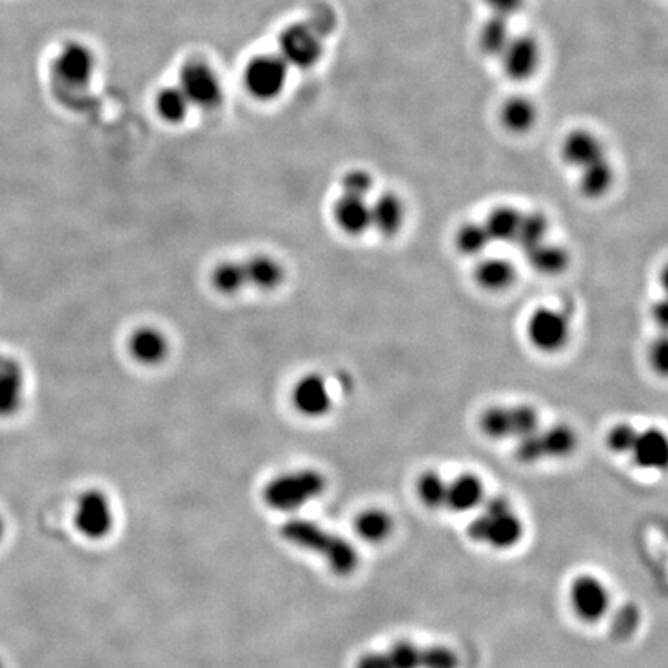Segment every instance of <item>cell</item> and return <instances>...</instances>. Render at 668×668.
I'll return each mask as SVG.
<instances>
[{"label": "cell", "mask_w": 668, "mask_h": 668, "mask_svg": "<svg viewBox=\"0 0 668 668\" xmlns=\"http://www.w3.org/2000/svg\"><path fill=\"white\" fill-rule=\"evenodd\" d=\"M279 534L291 546L321 557L336 576H352L358 570L359 554L353 543L313 520H287Z\"/></svg>", "instance_id": "cell-1"}, {"label": "cell", "mask_w": 668, "mask_h": 668, "mask_svg": "<svg viewBox=\"0 0 668 668\" xmlns=\"http://www.w3.org/2000/svg\"><path fill=\"white\" fill-rule=\"evenodd\" d=\"M327 486V478L322 472L302 467L271 478L263 488L262 497L266 506L273 511L293 514L322 497Z\"/></svg>", "instance_id": "cell-2"}, {"label": "cell", "mask_w": 668, "mask_h": 668, "mask_svg": "<svg viewBox=\"0 0 668 668\" xmlns=\"http://www.w3.org/2000/svg\"><path fill=\"white\" fill-rule=\"evenodd\" d=\"M523 532L522 519L505 497L491 498L484 511L467 528V536L472 542L494 549L514 548L523 539Z\"/></svg>", "instance_id": "cell-3"}, {"label": "cell", "mask_w": 668, "mask_h": 668, "mask_svg": "<svg viewBox=\"0 0 668 668\" xmlns=\"http://www.w3.org/2000/svg\"><path fill=\"white\" fill-rule=\"evenodd\" d=\"M457 653L443 645L421 647L413 642H398L387 650L362 656L355 668H458Z\"/></svg>", "instance_id": "cell-4"}, {"label": "cell", "mask_w": 668, "mask_h": 668, "mask_svg": "<svg viewBox=\"0 0 668 668\" xmlns=\"http://www.w3.org/2000/svg\"><path fill=\"white\" fill-rule=\"evenodd\" d=\"M579 438L573 427L557 424L549 429L529 433L520 438L515 447V457L523 464H536L545 460L570 457L577 449Z\"/></svg>", "instance_id": "cell-5"}, {"label": "cell", "mask_w": 668, "mask_h": 668, "mask_svg": "<svg viewBox=\"0 0 668 668\" xmlns=\"http://www.w3.org/2000/svg\"><path fill=\"white\" fill-rule=\"evenodd\" d=\"M539 413L532 406H495L481 413L478 426L491 440H520L539 429Z\"/></svg>", "instance_id": "cell-6"}, {"label": "cell", "mask_w": 668, "mask_h": 668, "mask_svg": "<svg viewBox=\"0 0 668 668\" xmlns=\"http://www.w3.org/2000/svg\"><path fill=\"white\" fill-rule=\"evenodd\" d=\"M76 531L89 540H103L112 534L115 526V511L106 492L99 489H87L76 501Z\"/></svg>", "instance_id": "cell-7"}, {"label": "cell", "mask_w": 668, "mask_h": 668, "mask_svg": "<svg viewBox=\"0 0 668 668\" xmlns=\"http://www.w3.org/2000/svg\"><path fill=\"white\" fill-rule=\"evenodd\" d=\"M526 333L532 347L540 352H559L570 341V317L565 310L539 308L529 317Z\"/></svg>", "instance_id": "cell-8"}, {"label": "cell", "mask_w": 668, "mask_h": 668, "mask_svg": "<svg viewBox=\"0 0 668 668\" xmlns=\"http://www.w3.org/2000/svg\"><path fill=\"white\" fill-rule=\"evenodd\" d=\"M288 64L280 56H259L245 70V87L254 98L271 101L287 86Z\"/></svg>", "instance_id": "cell-9"}, {"label": "cell", "mask_w": 668, "mask_h": 668, "mask_svg": "<svg viewBox=\"0 0 668 668\" xmlns=\"http://www.w3.org/2000/svg\"><path fill=\"white\" fill-rule=\"evenodd\" d=\"M280 58L288 65L310 69L322 56V31L311 24H296L279 39Z\"/></svg>", "instance_id": "cell-10"}, {"label": "cell", "mask_w": 668, "mask_h": 668, "mask_svg": "<svg viewBox=\"0 0 668 668\" xmlns=\"http://www.w3.org/2000/svg\"><path fill=\"white\" fill-rule=\"evenodd\" d=\"M571 607L580 621L596 624L607 616L611 607V596L602 580L591 574H582L574 579L570 590Z\"/></svg>", "instance_id": "cell-11"}, {"label": "cell", "mask_w": 668, "mask_h": 668, "mask_svg": "<svg viewBox=\"0 0 668 668\" xmlns=\"http://www.w3.org/2000/svg\"><path fill=\"white\" fill-rule=\"evenodd\" d=\"M180 87L189 103L212 109L222 101V86L214 70L205 62L192 61L181 69Z\"/></svg>", "instance_id": "cell-12"}, {"label": "cell", "mask_w": 668, "mask_h": 668, "mask_svg": "<svg viewBox=\"0 0 668 668\" xmlns=\"http://www.w3.org/2000/svg\"><path fill=\"white\" fill-rule=\"evenodd\" d=\"M293 406L300 415L307 418H322L333 406L327 381L319 375H307L294 386Z\"/></svg>", "instance_id": "cell-13"}, {"label": "cell", "mask_w": 668, "mask_h": 668, "mask_svg": "<svg viewBox=\"0 0 668 668\" xmlns=\"http://www.w3.org/2000/svg\"><path fill=\"white\" fill-rule=\"evenodd\" d=\"M503 69L509 78L525 81L536 73L540 62V48L531 36H512L511 42L500 55Z\"/></svg>", "instance_id": "cell-14"}, {"label": "cell", "mask_w": 668, "mask_h": 668, "mask_svg": "<svg viewBox=\"0 0 668 668\" xmlns=\"http://www.w3.org/2000/svg\"><path fill=\"white\" fill-rule=\"evenodd\" d=\"M24 370L16 359L0 353V418L18 415L24 406Z\"/></svg>", "instance_id": "cell-15"}, {"label": "cell", "mask_w": 668, "mask_h": 668, "mask_svg": "<svg viewBox=\"0 0 668 668\" xmlns=\"http://www.w3.org/2000/svg\"><path fill=\"white\" fill-rule=\"evenodd\" d=\"M56 76L70 86H82L92 78L95 58L89 48L78 42H70L55 59Z\"/></svg>", "instance_id": "cell-16"}, {"label": "cell", "mask_w": 668, "mask_h": 668, "mask_svg": "<svg viewBox=\"0 0 668 668\" xmlns=\"http://www.w3.org/2000/svg\"><path fill=\"white\" fill-rule=\"evenodd\" d=\"M630 455L636 466L642 469L662 471L667 466L668 443L664 433L658 429H647L639 432Z\"/></svg>", "instance_id": "cell-17"}, {"label": "cell", "mask_w": 668, "mask_h": 668, "mask_svg": "<svg viewBox=\"0 0 668 668\" xmlns=\"http://www.w3.org/2000/svg\"><path fill=\"white\" fill-rule=\"evenodd\" d=\"M484 501V484L475 474H461L447 481L444 509L454 512H469Z\"/></svg>", "instance_id": "cell-18"}, {"label": "cell", "mask_w": 668, "mask_h": 668, "mask_svg": "<svg viewBox=\"0 0 668 668\" xmlns=\"http://www.w3.org/2000/svg\"><path fill=\"white\" fill-rule=\"evenodd\" d=\"M563 160L577 169L605 157L604 144L594 133L585 129L573 130L562 144Z\"/></svg>", "instance_id": "cell-19"}, {"label": "cell", "mask_w": 668, "mask_h": 668, "mask_svg": "<svg viewBox=\"0 0 668 668\" xmlns=\"http://www.w3.org/2000/svg\"><path fill=\"white\" fill-rule=\"evenodd\" d=\"M334 220L348 236H361L372 226L370 205L365 198L344 194L334 205Z\"/></svg>", "instance_id": "cell-20"}, {"label": "cell", "mask_w": 668, "mask_h": 668, "mask_svg": "<svg viewBox=\"0 0 668 668\" xmlns=\"http://www.w3.org/2000/svg\"><path fill=\"white\" fill-rule=\"evenodd\" d=\"M370 214L373 228L386 237L396 236L406 219L403 200L392 192L379 195L376 202L370 205Z\"/></svg>", "instance_id": "cell-21"}, {"label": "cell", "mask_w": 668, "mask_h": 668, "mask_svg": "<svg viewBox=\"0 0 668 668\" xmlns=\"http://www.w3.org/2000/svg\"><path fill=\"white\" fill-rule=\"evenodd\" d=\"M133 358L143 364H160L169 352L166 336L157 328L144 327L132 334L129 342Z\"/></svg>", "instance_id": "cell-22"}, {"label": "cell", "mask_w": 668, "mask_h": 668, "mask_svg": "<svg viewBox=\"0 0 668 668\" xmlns=\"http://www.w3.org/2000/svg\"><path fill=\"white\" fill-rule=\"evenodd\" d=\"M474 276L483 290L498 293V291H505L511 287L517 273H515L514 265L508 259L489 257L478 263Z\"/></svg>", "instance_id": "cell-23"}, {"label": "cell", "mask_w": 668, "mask_h": 668, "mask_svg": "<svg viewBox=\"0 0 668 668\" xmlns=\"http://www.w3.org/2000/svg\"><path fill=\"white\" fill-rule=\"evenodd\" d=\"M532 270L543 276H559L570 265V254L562 246L543 242L526 251Z\"/></svg>", "instance_id": "cell-24"}, {"label": "cell", "mask_w": 668, "mask_h": 668, "mask_svg": "<svg viewBox=\"0 0 668 668\" xmlns=\"http://www.w3.org/2000/svg\"><path fill=\"white\" fill-rule=\"evenodd\" d=\"M395 529L392 515L384 509L370 508L355 519V531L364 542L382 543L390 539Z\"/></svg>", "instance_id": "cell-25"}, {"label": "cell", "mask_w": 668, "mask_h": 668, "mask_svg": "<svg viewBox=\"0 0 668 668\" xmlns=\"http://www.w3.org/2000/svg\"><path fill=\"white\" fill-rule=\"evenodd\" d=\"M580 192L587 198L604 197L614 183V169L607 157L599 158L580 169Z\"/></svg>", "instance_id": "cell-26"}, {"label": "cell", "mask_w": 668, "mask_h": 668, "mask_svg": "<svg viewBox=\"0 0 668 668\" xmlns=\"http://www.w3.org/2000/svg\"><path fill=\"white\" fill-rule=\"evenodd\" d=\"M243 268L248 287H256L263 291L279 287L285 277L280 263L268 256L251 257L248 262L243 263Z\"/></svg>", "instance_id": "cell-27"}, {"label": "cell", "mask_w": 668, "mask_h": 668, "mask_svg": "<svg viewBox=\"0 0 668 668\" xmlns=\"http://www.w3.org/2000/svg\"><path fill=\"white\" fill-rule=\"evenodd\" d=\"M500 116L501 123L509 132L525 133L536 124L537 107L526 96H514L503 104Z\"/></svg>", "instance_id": "cell-28"}, {"label": "cell", "mask_w": 668, "mask_h": 668, "mask_svg": "<svg viewBox=\"0 0 668 668\" xmlns=\"http://www.w3.org/2000/svg\"><path fill=\"white\" fill-rule=\"evenodd\" d=\"M522 212L512 206H498L484 222L492 242H514L519 231Z\"/></svg>", "instance_id": "cell-29"}, {"label": "cell", "mask_w": 668, "mask_h": 668, "mask_svg": "<svg viewBox=\"0 0 668 668\" xmlns=\"http://www.w3.org/2000/svg\"><path fill=\"white\" fill-rule=\"evenodd\" d=\"M512 36L514 35H512L509 19L492 14V18L484 22L483 27H481L478 41H480L481 50L486 55L500 56L501 53L505 52Z\"/></svg>", "instance_id": "cell-30"}, {"label": "cell", "mask_w": 668, "mask_h": 668, "mask_svg": "<svg viewBox=\"0 0 668 668\" xmlns=\"http://www.w3.org/2000/svg\"><path fill=\"white\" fill-rule=\"evenodd\" d=\"M549 222L546 215L542 212H529V214H522L520 220L519 231L515 236L514 242L523 249V253L546 242L548 236Z\"/></svg>", "instance_id": "cell-31"}, {"label": "cell", "mask_w": 668, "mask_h": 668, "mask_svg": "<svg viewBox=\"0 0 668 668\" xmlns=\"http://www.w3.org/2000/svg\"><path fill=\"white\" fill-rule=\"evenodd\" d=\"M446 486L447 480H444L438 472L427 471L416 480V495L426 508L444 509Z\"/></svg>", "instance_id": "cell-32"}, {"label": "cell", "mask_w": 668, "mask_h": 668, "mask_svg": "<svg viewBox=\"0 0 668 668\" xmlns=\"http://www.w3.org/2000/svg\"><path fill=\"white\" fill-rule=\"evenodd\" d=\"M189 99L180 87H167L157 96V110L163 120L169 123H180L188 116Z\"/></svg>", "instance_id": "cell-33"}, {"label": "cell", "mask_w": 668, "mask_h": 668, "mask_svg": "<svg viewBox=\"0 0 668 668\" xmlns=\"http://www.w3.org/2000/svg\"><path fill=\"white\" fill-rule=\"evenodd\" d=\"M491 242L484 223H466L458 229L457 236H455V246L463 256H480Z\"/></svg>", "instance_id": "cell-34"}, {"label": "cell", "mask_w": 668, "mask_h": 668, "mask_svg": "<svg viewBox=\"0 0 668 668\" xmlns=\"http://www.w3.org/2000/svg\"><path fill=\"white\" fill-rule=\"evenodd\" d=\"M214 287L223 294L239 293L243 288L248 287L246 282L245 268L243 263L225 262L217 266L212 274Z\"/></svg>", "instance_id": "cell-35"}, {"label": "cell", "mask_w": 668, "mask_h": 668, "mask_svg": "<svg viewBox=\"0 0 668 668\" xmlns=\"http://www.w3.org/2000/svg\"><path fill=\"white\" fill-rule=\"evenodd\" d=\"M641 610L634 604L622 605L619 610L614 613L613 621H611V633L614 638L619 641H627L638 631L641 625Z\"/></svg>", "instance_id": "cell-36"}, {"label": "cell", "mask_w": 668, "mask_h": 668, "mask_svg": "<svg viewBox=\"0 0 668 668\" xmlns=\"http://www.w3.org/2000/svg\"><path fill=\"white\" fill-rule=\"evenodd\" d=\"M341 186L345 195L365 198L373 189V177L364 169H353L342 177Z\"/></svg>", "instance_id": "cell-37"}, {"label": "cell", "mask_w": 668, "mask_h": 668, "mask_svg": "<svg viewBox=\"0 0 668 668\" xmlns=\"http://www.w3.org/2000/svg\"><path fill=\"white\" fill-rule=\"evenodd\" d=\"M639 430L634 429L630 424H617L608 432L607 444L616 454H630Z\"/></svg>", "instance_id": "cell-38"}, {"label": "cell", "mask_w": 668, "mask_h": 668, "mask_svg": "<svg viewBox=\"0 0 668 668\" xmlns=\"http://www.w3.org/2000/svg\"><path fill=\"white\" fill-rule=\"evenodd\" d=\"M483 2L491 8L495 16L511 19L514 14L522 10L525 0H483Z\"/></svg>", "instance_id": "cell-39"}, {"label": "cell", "mask_w": 668, "mask_h": 668, "mask_svg": "<svg viewBox=\"0 0 668 668\" xmlns=\"http://www.w3.org/2000/svg\"><path fill=\"white\" fill-rule=\"evenodd\" d=\"M650 361L653 365V369L659 373V375H665L668 370V345L667 341L664 338L659 339L655 342V345L651 347L650 352Z\"/></svg>", "instance_id": "cell-40"}, {"label": "cell", "mask_w": 668, "mask_h": 668, "mask_svg": "<svg viewBox=\"0 0 668 668\" xmlns=\"http://www.w3.org/2000/svg\"><path fill=\"white\" fill-rule=\"evenodd\" d=\"M653 316H655V321L658 322L659 325L665 327L668 321L667 304H665V302H659V304H656L655 310H653Z\"/></svg>", "instance_id": "cell-41"}, {"label": "cell", "mask_w": 668, "mask_h": 668, "mask_svg": "<svg viewBox=\"0 0 668 668\" xmlns=\"http://www.w3.org/2000/svg\"><path fill=\"white\" fill-rule=\"evenodd\" d=\"M5 536H7V522L4 515L0 514V543L4 542Z\"/></svg>", "instance_id": "cell-42"}, {"label": "cell", "mask_w": 668, "mask_h": 668, "mask_svg": "<svg viewBox=\"0 0 668 668\" xmlns=\"http://www.w3.org/2000/svg\"><path fill=\"white\" fill-rule=\"evenodd\" d=\"M0 668H7V665H5V662L0 659Z\"/></svg>", "instance_id": "cell-43"}]
</instances>
